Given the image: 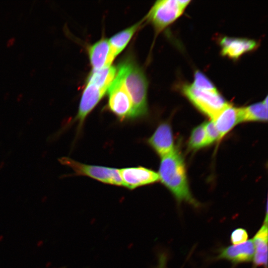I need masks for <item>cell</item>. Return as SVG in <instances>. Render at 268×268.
Here are the masks:
<instances>
[{
	"instance_id": "1",
	"label": "cell",
	"mask_w": 268,
	"mask_h": 268,
	"mask_svg": "<svg viewBox=\"0 0 268 268\" xmlns=\"http://www.w3.org/2000/svg\"><path fill=\"white\" fill-rule=\"evenodd\" d=\"M116 76L132 102V119L145 116L148 113L147 81L143 71L131 58L123 60L117 67Z\"/></svg>"
},
{
	"instance_id": "2",
	"label": "cell",
	"mask_w": 268,
	"mask_h": 268,
	"mask_svg": "<svg viewBox=\"0 0 268 268\" xmlns=\"http://www.w3.org/2000/svg\"><path fill=\"white\" fill-rule=\"evenodd\" d=\"M158 174L178 202L185 201L195 207L199 205L190 192L184 159L176 148L161 157Z\"/></svg>"
},
{
	"instance_id": "3",
	"label": "cell",
	"mask_w": 268,
	"mask_h": 268,
	"mask_svg": "<svg viewBox=\"0 0 268 268\" xmlns=\"http://www.w3.org/2000/svg\"><path fill=\"white\" fill-rule=\"evenodd\" d=\"M190 0L156 1L144 18L159 32L172 23L183 13Z\"/></svg>"
},
{
	"instance_id": "4",
	"label": "cell",
	"mask_w": 268,
	"mask_h": 268,
	"mask_svg": "<svg viewBox=\"0 0 268 268\" xmlns=\"http://www.w3.org/2000/svg\"><path fill=\"white\" fill-rule=\"evenodd\" d=\"M182 91L197 109L211 120H214L229 104L219 92L201 90L192 84L184 85Z\"/></svg>"
},
{
	"instance_id": "5",
	"label": "cell",
	"mask_w": 268,
	"mask_h": 268,
	"mask_svg": "<svg viewBox=\"0 0 268 268\" xmlns=\"http://www.w3.org/2000/svg\"><path fill=\"white\" fill-rule=\"evenodd\" d=\"M61 162L70 167L78 175L88 176L105 184L123 186L119 169L117 168L87 165L68 158H63Z\"/></svg>"
},
{
	"instance_id": "6",
	"label": "cell",
	"mask_w": 268,
	"mask_h": 268,
	"mask_svg": "<svg viewBox=\"0 0 268 268\" xmlns=\"http://www.w3.org/2000/svg\"><path fill=\"white\" fill-rule=\"evenodd\" d=\"M107 92L109 110L121 121L132 119L133 110L132 101L116 75Z\"/></svg>"
},
{
	"instance_id": "7",
	"label": "cell",
	"mask_w": 268,
	"mask_h": 268,
	"mask_svg": "<svg viewBox=\"0 0 268 268\" xmlns=\"http://www.w3.org/2000/svg\"><path fill=\"white\" fill-rule=\"evenodd\" d=\"M123 186L130 190L155 183L159 180L158 173L139 166L119 169Z\"/></svg>"
},
{
	"instance_id": "8",
	"label": "cell",
	"mask_w": 268,
	"mask_h": 268,
	"mask_svg": "<svg viewBox=\"0 0 268 268\" xmlns=\"http://www.w3.org/2000/svg\"><path fill=\"white\" fill-rule=\"evenodd\" d=\"M95 84L86 82V86L82 92L77 114L75 120L78 123V128L82 127L85 119L95 107L107 92Z\"/></svg>"
},
{
	"instance_id": "9",
	"label": "cell",
	"mask_w": 268,
	"mask_h": 268,
	"mask_svg": "<svg viewBox=\"0 0 268 268\" xmlns=\"http://www.w3.org/2000/svg\"><path fill=\"white\" fill-rule=\"evenodd\" d=\"M147 143L161 157L173 152L175 148L170 125L165 122L160 124L148 139Z\"/></svg>"
},
{
	"instance_id": "10",
	"label": "cell",
	"mask_w": 268,
	"mask_h": 268,
	"mask_svg": "<svg viewBox=\"0 0 268 268\" xmlns=\"http://www.w3.org/2000/svg\"><path fill=\"white\" fill-rule=\"evenodd\" d=\"M254 252V244L250 239L240 244L221 248L216 259L227 260L234 264L249 263L253 261Z\"/></svg>"
},
{
	"instance_id": "11",
	"label": "cell",
	"mask_w": 268,
	"mask_h": 268,
	"mask_svg": "<svg viewBox=\"0 0 268 268\" xmlns=\"http://www.w3.org/2000/svg\"><path fill=\"white\" fill-rule=\"evenodd\" d=\"M92 70H97L111 65L115 56L109 40L103 38L90 46L88 50Z\"/></svg>"
},
{
	"instance_id": "12",
	"label": "cell",
	"mask_w": 268,
	"mask_h": 268,
	"mask_svg": "<svg viewBox=\"0 0 268 268\" xmlns=\"http://www.w3.org/2000/svg\"><path fill=\"white\" fill-rule=\"evenodd\" d=\"M222 55L237 59L257 47L256 41L248 39L224 37L220 40Z\"/></svg>"
},
{
	"instance_id": "13",
	"label": "cell",
	"mask_w": 268,
	"mask_h": 268,
	"mask_svg": "<svg viewBox=\"0 0 268 268\" xmlns=\"http://www.w3.org/2000/svg\"><path fill=\"white\" fill-rule=\"evenodd\" d=\"M268 231V214H266L263 224L252 239L255 248L253 261L255 268H267Z\"/></svg>"
},
{
	"instance_id": "14",
	"label": "cell",
	"mask_w": 268,
	"mask_h": 268,
	"mask_svg": "<svg viewBox=\"0 0 268 268\" xmlns=\"http://www.w3.org/2000/svg\"><path fill=\"white\" fill-rule=\"evenodd\" d=\"M219 134V140L240 123L239 108L230 104L225 107L213 120Z\"/></svg>"
},
{
	"instance_id": "15",
	"label": "cell",
	"mask_w": 268,
	"mask_h": 268,
	"mask_svg": "<svg viewBox=\"0 0 268 268\" xmlns=\"http://www.w3.org/2000/svg\"><path fill=\"white\" fill-rule=\"evenodd\" d=\"M240 123L250 121H262L268 120L267 97L263 102L248 106L239 108Z\"/></svg>"
},
{
	"instance_id": "16",
	"label": "cell",
	"mask_w": 268,
	"mask_h": 268,
	"mask_svg": "<svg viewBox=\"0 0 268 268\" xmlns=\"http://www.w3.org/2000/svg\"><path fill=\"white\" fill-rule=\"evenodd\" d=\"M144 20L143 18L130 27L116 33L108 40L111 50L115 57L127 46Z\"/></svg>"
},
{
	"instance_id": "17",
	"label": "cell",
	"mask_w": 268,
	"mask_h": 268,
	"mask_svg": "<svg viewBox=\"0 0 268 268\" xmlns=\"http://www.w3.org/2000/svg\"><path fill=\"white\" fill-rule=\"evenodd\" d=\"M117 73V67L110 66L97 70H92L86 82L92 83L98 87L108 90Z\"/></svg>"
},
{
	"instance_id": "18",
	"label": "cell",
	"mask_w": 268,
	"mask_h": 268,
	"mask_svg": "<svg viewBox=\"0 0 268 268\" xmlns=\"http://www.w3.org/2000/svg\"><path fill=\"white\" fill-rule=\"evenodd\" d=\"M208 145L204 124L194 128L191 133L189 141V147L193 149H198Z\"/></svg>"
},
{
	"instance_id": "19",
	"label": "cell",
	"mask_w": 268,
	"mask_h": 268,
	"mask_svg": "<svg viewBox=\"0 0 268 268\" xmlns=\"http://www.w3.org/2000/svg\"><path fill=\"white\" fill-rule=\"evenodd\" d=\"M192 86L196 88L213 92H218L210 80L202 72L197 71L194 74V80Z\"/></svg>"
},
{
	"instance_id": "20",
	"label": "cell",
	"mask_w": 268,
	"mask_h": 268,
	"mask_svg": "<svg viewBox=\"0 0 268 268\" xmlns=\"http://www.w3.org/2000/svg\"><path fill=\"white\" fill-rule=\"evenodd\" d=\"M203 124L208 145L219 140V134L213 122L211 120Z\"/></svg>"
},
{
	"instance_id": "21",
	"label": "cell",
	"mask_w": 268,
	"mask_h": 268,
	"mask_svg": "<svg viewBox=\"0 0 268 268\" xmlns=\"http://www.w3.org/2000/svg\"><path fill=\"white\" fill-rule=\"evenodd\" d=\"M248 240V233L246 229L238 228L234 230L230 235V241L234 245L246 242Z\"/></svg>"
},
{
	"instance_id": "22",
	"label": "cell",
	"mask_w": 268,
	"mask_h": 268,
	"mask_svg": "<svg viewBox=\"0 0 268 268\" xmlns=\"http://www.w3.org/2000/svg\"><path fill=\"white\" fill-rule=\"evenodd\" d=\"M157 265L155 268H167L168 254L165 252H160L158 254Z\"/></svg>"
}]
</instances>
